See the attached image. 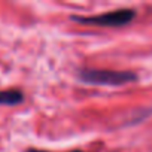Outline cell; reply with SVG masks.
Wrapping results in <instances>:
<instances>
[{"instance_id":"6da1fadb","label":"cell","mask_w":152,"mask_h":152,"mask_svg":"<svg viewBox=\"0 0 152 152\" xmlns=\"http://www.w3.org/2000/svg\"><path fill=\"white\" fill-rule=\"evenodd\" d=\"M79 79L90 85H124L137 81V75L133 72H115L102 69H81Z\"/></svg>"},{"instance_id":"7a4b0ae2","label":"cell","mask_w":152,"mask_h":152,"mask_svg":"<svg viewBox=\"0 0 152 152\" xmlns=\"http://www.w3.org/2000/svg\"><path fill=\"white\" fill-rule=\"evenodd\" d=\"M137 17L134 9H118V11H110L106 14L100 15H93V17H76L73 15L72 20L84 24V26H97V27H124L128 26L131 21H134Z\"/></svg>"},{"instance_id":"3957f363","label":"cell","mask_w":152,"mask_h":152,"mask_svg":"<svg viewBox=\"0 0 152 152\" xmlns=\"http://www.w3.org/2000/svg\"><path fill=\"white\" fill-rule=\"evenodd\" d=\"M24 100V96L20 90L11 88L0 91V104L2 106H17Z\"/></svg>"},{"instance_id":"277c9868","label":"cell","mask_w":152,"mask_h":152,"mask_svg":"<svg viewBox=\"0 0 152 152\" xmlns=\"http://www.w3.org/2000/svg\"><path fill=\"white\" fill-rule=\"evenodd\" d=\"M26 152H48V151H42V149H33V148H30V149H27ZM72 152H82V151H72Z\"/></svg>"}]
</instances>
